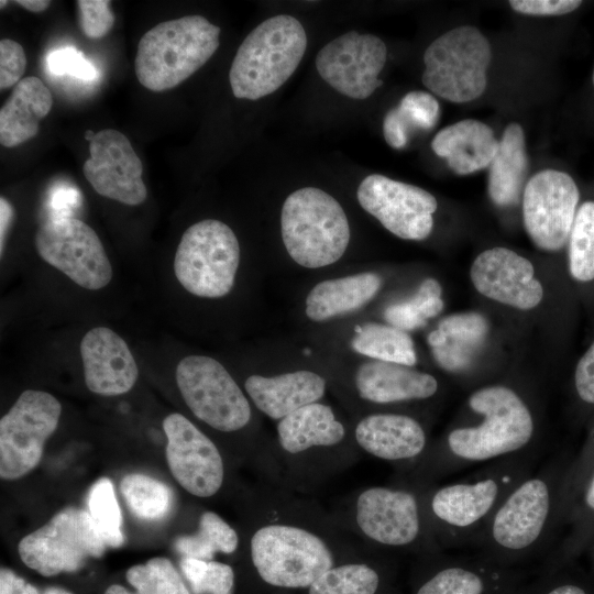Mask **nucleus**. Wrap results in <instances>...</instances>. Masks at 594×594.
Listing matches in <instances>:
<instances>
[{"instance_id":"49","label":"nucleus","mask_w":594,"mask_h":594,"mask_svg":"<svg viewBox=\"0 0 594 594\" xmlns=\"http://www.w3.org/2000/svg\"><path fill=\"white\" fill-rule=\"evenodd\" d=\"M78 191L74 188H59L52 198L53 208H65L68 204H75Z\"/></svg>"},{"instance_id":"32","label":"nucleus","mask_w":594,"mask_h":594,"mask_svg":"<svg viewBox=\"0 0 594 594\" xmlns=\"http://www.w3.org/2000/svg\"><path fill=\"white\" fill-rule=\"evenodd\" d=\"M351 349L371 360L414 366L417 363L415 344L408 332L391 324L369 322L355 328Z\"/></svg>"},{"instance_id":"18","label":"nucleus","mask_w":594,"mask_h":594,"mask_svg":"<svg viewBox=\"0 0 594 594\" xmlns=\"http://www.w3.org/2000/svg\"><path fill=\"white\" fill-rule=\"evenodd\" d=\"M387 57L385 43L373 34L349 31L327 43L316 56L320 77L352 99H366L383 81L378 78Z\"/></svg>"},{"instance_id":"8","label":"nucleus","mask_w":594,"mask_h":594,"mask_svg":"<svg viewBox=\"0 0 594 594\" xmlns=\"http://www.w3.org/2000/svg\"><path fill=\"white\" fill-rule=\"evenodd\" d=\"M345 524L365 542L387 549L433 546L424 493L404 486H367L355 493Z\"/></svg>"},{"instance_id":"38","label":"nucleus","mask_w":594,"mask_h":594,"mask_svg":"<svg viewBox=\"0 0 594 594\" xmlns=\"http://www.w3.org/2000/svg\"><path fill=\"white\" fill-rule=\"evenodd\" d=\"M381 578L366 562L337 563L321 574L308 594H376Z\"/></svg>"},{"instance_id":"25","label":"nucleus","mask_w":594,"mask_h":594,"mask_svg":"<svg viewBox=\"0 0 594 594\" xmlns=\"http://www.w3.org/2000/svg\"><path fill=\"white\" fill-rule=\"evenodd\" d=\"M243 387L260 413L279 421L308 404L322 400L327 381L318 372L299 369L268 376L252 374Z\"/></svg>"},{"instance_id":"46","label":"nucleus","mask_w":594,"mask_h":594,"mask_svg":"<svg viewBox=\"0 0 594 594\" xmlns=\"http://www.w3.org/2000/svg\"><path fill=\"white\" fill-rule=\"evenodd\" d=\"M575 388L582 400L594 404V342L576 365Z\"/></svg>"},{"instance_id":"2","label":"nucleus","mask_w":594,"mask_h":594,"mask_svg":"<svg viewBox=\"0 0 594 594\" xmlns=\"http://www.w3.org/2000/svg\"><path fill=\"white\" fill-rule=\"evenodd\" d=\"M470 408L482 416L479 424L457 427L446 438V454L438 461L453 465L483 463L518 457L535 435L527 404L512 388L492 385L473 392ZM436 460V459H435Z\"/></svg>"},{"instance_id":"51","label":"nucleus","mask_w":594,"mask_h":594,"mask_svg":"<svg viewBox=\"0 0 594 594\" xmlns=\"http://www.w3.org/2000/svg\"><path fill=\"white\" fill-rule=\"evenodd\" d=\"M14 3L23 7L24 9H26V10H29L31 12L40 13V12L45 11L50 7L51 1H47V0H16V1H14Z\"/></svg>"},{"instance_id":"3","label":"nucleus","mask_w":594,"mask_h":594,"mask_svg":"<svg viewBox=\"0 0 594 594\" xmlns=\"http://www.w3.org/2000/svg\"><path fill=\"white\" fill-rule=\"evenodd\" d=\"M349 433L344 422L329 404H308L276 424V446L272 449L274 476L290 481L322 479L341 465H348Z\"/></svg>"},{"instance_id":"20","label":"nucleus","mask_w":594,"mask_h":594,"mask_svg":"<svg viewBox=\"0 0 594 594\" xmlns=\"http://www.w3.org/2000/svg\"><path fill=\"white\" fill-rule=\"evenodd\" d=\"M89 153L82 172L99 195L128 206L145 201L143 164L123 133L114 129L96 132Z\"/></svg>"},{"instance_id":"6","label":"nucleus","mask_w":594,"mask_h":594,"mask_svg":"<svg viewBox=\"0 0 594 594\" xmlns=\"http://www.w3.org/2000/svg\"><path fill=\"white\" fill-rule=\"evenodd\" d=\"M280 233L289 257L309 270L338 262L351 238L342 206L316 187L299 188L287 196L280 211Z\"/></svg>"},{"instance_id":"9","label":"nucleus","mask_w":594,"mask_h":594,"mask_svg":"<svg viewBox=\"0 0 594 594\" xmlns=\"http://www.w3.org/2000/svg\"><path fill=\"white\" fill-rule=\"evenodd\" d=\"M240 261V243L233 230L220 220L205 219L183 233L173 268L187 293L219 299L233 289Z\"/></svg>"},{"instance_id":"27","label":"nucleus","mask_w":594,"mask_h":594,"mask_svg":"<svg viewBox=\"0 0 594 594\" xmlns=\"http://www.w3.org/2000/svg\"><path fill=\"white\" fill-rule=\"evenodd\" d=\"M382 277L375 272H361L317 283L305 299V315L314 322L356 311L380 292Z\"/></svg>"},{"instance_id":"44","label":"nucleus","mask_w":594,"mask_h":594,"mask_svg":"<svg viewBox=\"0 0 594 594\" xmlns=\"http://www.w3.org/2000/svg\"><path fill=\"white\" fill-rule=\"evenodd\" d=\"M26 67V56L23 47L15 41H0V89L15 86L23 78Z\"/></svg>"},{"instance_id":"23","label":"nucleus","mask_w":594,"mask_h":594,"mask_svg":"<svg viewBox=\"0 0 594 594\" xmlns=\"http://www.w3.org/2000/svg\"><path fill=\"white\" fill-rule=\"evenodd\" d=\"M352 435L358 449L375 459L397 464L419 462L428 447L422 425L405 414H369L355 424Z\"/></svg>"},{"instance_id":"24","label":"nucleus","mask_w":594,"mask_h":594,"mask_svg":"<svg viewBox=\"0 0 594 594\" xmlns=\"http://www.w3.org/2000/svg\"><path fill=\"white\" fill-rule=\"evenodd\" d=\"M352 382L359 398L375 405L425 400L435 396L439 387L429 373L376 360L359 364Z\"/></svg>"},{"instance_id":"30","label":"nucleus","mask_w":594,"mask_h":594,"mask_svg":"<svg viewBox=\"0 0 594 594\" xmlns=\"http://www.w3.org/2000/svg\"><path fill=\"white\" fill-rule=\"evenodd\" d=\"M528 174L525 134L520 124L510 123L504 130L499 148L490 165L488 195L499 207L516 205Z\"/></svg>"},{"instance_id":"11","label":"nucleus","mask_w":594,"mask_h":594,"mask_svg":"<svg viewBox=\"0 0 594 594\" xmlns=\"http://www.w3.org/2000/svg\"><path fill=\"white\" fill-rule=\"evenodd\" d=\"M553 509L554 490L546 471L527 474L497 506L481 538L497 557L525 556L544 540Z\"/></svg>"},{"instance_id":"16","label":"nucleus","mask_w":594,"mask_h":594,"mask_svg":"<svg viewBox=\"0 0 594 594\" xmlns=\"http://www.w3.org/2000/svg\"><path fill=\"white\" fill-rule=\"evenodd\" d=\"M580 193L573 178L561 170L543 169L526 184L522 194L525 229L544 251H559L570 238Z\"/></svg>"},{"instance_id":"47","label":"nucleus","mask_w":594,"mask_h":594,"mask_svg":"<svg viewBox=\"0 0 594 594\" xmlns=\"http://www.w3.org/2000/svg\"><path fill=\"white\" fill-rule=\"evenodd\" d=\"M0 594H40L37 588L13 571L1 568Z\"/></svg>"},{"instance_id":"41","label":"nucleus","mask_w":594,"mask_h":594,"mask_svg":"<svg viewBox=\"0 0 594 594\" xmlns=\"http://www.w3.org/2000/svg\"><path fill=\"white\" fill-rule=\"evenodd\" d=\"M179 565L193 594H234L231 565L188 557H183Z\"/></svg>"},{"instance_id":"7","label":"nucleus","mask_w":594,"mask_h":594,"mask_svg":"<svg viewBox=\"0 0 594 594\" xmlns=\"http://www.w3.org/2000/svg\"><path fill=\"white\" fill-rule=\"evenodd\" d=\"M525 466L507 459L473 476L424 493L433 535L443 539L481 535L508 492L527 474Z\"/></svg>"},{"instance_id":"21","label":"nucleus","mask_w":594,"mask_h":594,"mask_svg":"<svg viewBox=\"0 0 594 594\" xmlns=\"http://www.w3.org/2000/svg\"><path fill=\"white\" fill-rule=\"evenodd\" d=\"M470 274L479 293L517 309L535 308L543 297L542 286L534 277L532 264L509 249L493 248L482 252Z\"/></svg>"},{"instance_id":"4","label":"nucleus","mask_w":594,"mask_h":594,"mask_svg":"<svg viewBox=\"0 0 594 594\" xmlns=\"http://www.w3.org/2000/svg\"><path fill=\"white\" fill-rule=\"evenodd\" d=\"M219 35L220 28L198 14L158 23L138 44V80L156 92L178 86L215 54Z\"/></svg>"},{"instance_id":"19","label":"nucleus","mask_w":594,"mask_h":594,"mask_svg":"<svg viewBox=\"0 0 594 594\" xmlns=\"http://www.w3.org/2000/svg\"><path fill=\"white\" fill-rule=\"evenodd\" d=\"M167 438L166 460L178 484L189 494L209 498L224 482V462L217 444L184 415L163 420Z\"/></svg>"},{"instance_id":"39","label":"nucleus","mask_w":594,"mask_h":594,"mask_svg":"<svg viewBox=\"0 0 594 594\" xmlns=\"http://www.w3.org/2000/svg\"><path fill=\"white\" fill-rule=\"evenodd\" d=\"M569 267L580 282L594 279V201H585L576 211L569 238Z\"/></svg>"},{"instance_id":"14","label":"nucleus","mask_w":594,"mask_h":594,"mask_svg":"<svg viewBox=\"0 0 594 594\" xmlns=\"http://www.w3.org/2000/svg\"><path fill=\"white\" fill-rule=\"evenodd\" d=\"M40 257L88 290L105 288L112 266L96 231L72 216H52L35 234Z\"/></svg>"},{"instance_id":"13","label":"nucleus","mask_w":594,"mask_h":594,"mask_svg":"<svg viewBox=\"0 0 594 594\" xmlns=\"http://www.w3.org/2000/svg\"><path fill=\"white\" fill-rule=\"evenodd\" d=\"M106 547L89 512L66 507L22 538L18 550L28 568L54 576L80 570L87 558L102 557Z\"/></svg>"},{"instance_id":"50","label":"nucleus","mask_w":594,"mask_h":594,"mask_svg":"<svg viewBox=\"0 0 594 594\" xmlns=\"http://www.w3.org/2000/svg\"><path fill=\"white\" fill-rule=\"evenodd\" d=\"M543 594H588V592L579 584L572 582H564L551 586Z\"/></svg>"},{"instance_id":"36","label":"nucleus","mask_w":594,"mask_h":594,"mask_svg":"<svg viewBox=\"0 0 594 594\" xmlns=\"http://www.w3.org/2000/svg\"><path fill=\"white\" fill-rule=\"evenodd\" d=\"M120 490L131 512L141 519L158 520L170 509L169 487L148 475L128 474L122 479Z\"/></svg>"},{"instance_id":"55","label":"nucleus","mask_w":594,"mask_h":594,"mask_svg":"<svg viewBox=\"0 0 594 594\" xmlns=\"http://www.w3.org/2000/svg\"><path fill=\"white\" fill-rule=\"evenodd\" d=\"M592 81H593V85H594V70H593V75H592Z\"/></svg>"},{"instance_id":"5","label":"nucleus","mask_w":594,"mask_h":594,"mask_svg":"<svg viewBox=\"0 0 594 594\" xmlns=\"http://www.w3.org/2000/svg\"><path fill=\"white\" fill-rule=\"evenodd\" d=\"M307 47L301 23L277 14L254 28L239 46L229 72L234 97L257 100L282 87L300 64Z\"/></svg>"},{"instance_id":"15","label":"nucleus","mask_w":594,"mask_h":594,"mask_svg":"<svg viewBox=\"0 0 594 594\" xmlns=\"http://www.w3.org/2000/svg\"><path fill=\"white\" fill-rule=\"evenodd\" d=\"M62 405L52 394L26 389L0 419V476L16 480L41 461L46 440L56 430Z\"/></svg>"},{"instance_id":"54","label":"nucleus","mask_w":594,"mask_h":594,"mask_svg":"<svg viewBox=\"0 0 594 594\" xmlns=\"http://www.w3.org/2000/svg\"><path fill=\"white\" fill-rule=\"evenodd\" d=\"M95 134H96V133L92 132V130H87V131L85 132V135H84V136H85V140H87L88 142H90V141L94 139Z\"/></svg>"},{"instance_id":"10","label":"nucleus","mask_w":594,"mask_h":594,"mask_svg":"<svg viewBox=\"0 0 594 594\" xmlns=\"http://www.w3.org/2000/svg\"><path fill=\"white\" fill-rule=\"evenodd\" d=\"M492 61L488 40L471 25L451 29L437 37L424 54L422 84L440 98L462 103L480 98Z\"/></svg>"},{"instance_id":"34","label":"nucleus","mask_w":594,"mask_h":594,"mask_svg":"<svg viewBox=\"0 0 594 594\" xmlns=\"http://www.w3.org/2000/svg\"><path fill=\"white\" fill-rule=\"evenodd\" d=\"M127 581L134 588L110 585L103 594H191L174 564L166 558L156 557L146 563L128 569Z\"/></svg>"},{"instance_id":"42","label":"nucleus","mask_w":594,"mask_h":594,"mask_svg":"<svg viewBox=\"0 0 594 594\" xmlns=\"http://www.w3.org/2000/svg\"><path fill=\"white\" fill-rule=\"evenodd\" d=\"M79 15V25L85 36L99 40L106 36L114 24V14L111 2L108 0H78L76 1Z\"/></svg>"},{"instance_id":"45","label":"nucleus","mask_w":594,"mask_h":594,"mask_svg":"<svg viewBox=\"0 0 594 594\" xmlns=\"http://www.w3.org/2000/svg\"><path fill=\"white\" fill-rule=\"evenodd\" d=\"M582 4L579 0H512L509 6L518 13L553 16L571 13Z\"/></svg>"},{"instance_id":"29","label":"nucleus","mask_w":594,"mask_h":594,"mask_svg":"<svg viewBox=\"0 0 594 594\" xmlns=\"http://www.w3.org/2000/svg\"><path fill=\"white\" fill-rule=\"evenodd\" d=\"M488 331L486 319L477 312L451 315L429 333L436 362L450 372L465 370L481 349Z\"/></svg>"},{"instance_id":"52","label":"nucleus","mask_w":594,"mask_h":594,"mask_svg":"<svg viewBox=\"0 0 594 594\" xmlns=\"http://www.w3.org/2000/svg\"><path fill=\"white\" fill-rule=\"evenodd\" d=\"M585 503L588 508L594 510V475L592 480L590 481V484L585 492Z\"/></svg>"},{"instance_id":"1","label":"nucleus","mask_w":594,"mask_h":594,"mask_svg":"<svg viewBox=\"0 0 594 594\" xmlns=\"http://www.w3.org/2000/svg\"><path fill=\"white\" fill-rule=\"evenodd\" d=\"M277 492H268L265 518L250 537L251 562L271 586L308 588L337 564L336 548L345 544L331 518Z\"/></svg>"},{"instance_id":"40","label":"nucleus","mask_w":594,"mask_h":594,"mask_svg":"<svg viewBox=\"0 0 594 594\" xmlns=\"http://www.w3.org/2000/svg\"><path fill=\"white\" fill-rule=\"evenodd\" d=\"M88 508L92 522L107 547L118 548L123 544L121 531L122 516L116 498L112 482L102 477L91 487Z\"/></svg>"},{"instance_id":"35","label":"nucleus","mask_w":594,"mask_h":594,"mask_svg":"<svg viewBox=\"0 0 594 594\" xmlns=\"http://www.w3.org/2000/svg\"><path fill=\"white\" fill-rule=\"evenodd\" d=\"M492 575L484 566L449 563L424 581L415 594H490Z\"/></svg>"},{"instance_id":"31","label":"nucleus","mask_w":594,"mask_h":594,"mask_svg":"<svg viewBox=\"0 0 594 594\" xmlns=\"http://www.w3.org/2000/svg\"><path fill=\"white\" fill-rule=\"evenodd\" d=\"M439 117L440 106L431 94L421 90L409 91L396 108L385 114L384 139L391 147L400 150L406 146L411 133L432 130Z\"/></svg>"},{"instance_id":"17","label":"nucleus","mask_w":594,"mask_h":594,"mask_svg":"<svg viewBox=\"0 0 594 594\" xmlns=\"http://www.w3.org/2000/svg\"><path fill=\"white\" fill-rule=\"evenodd\" d=\"M356 198L367 213L400 239L421 241L432 231L438 204L418 186L371 174L360 183Z\"/></svg>"},{"instance_id":"43","label":"nucleus","mask_w":594,"mask_h":594,"mask_svg":"<svg viewBox=\"0 0 594 594\" xmlns=\"http://www.w3.org/2000/svg\"><path fill=\"white\" fill-rule=\"evenodd\" d=\"M47 68L57 76L69 75L85 80H91L97 76L95 66L74 47L51 52L47 56Z\"/></svg>"},{"instance_id":"53","label":"nucleus","mask_w":594,"mask_h":594,"mask_svg":"<svg viewBox=\"0 0 594 594\" xmlns=\"http://www.w3.org/2000/svg\"><path fill=\"white\" fill-rule=\"evenodd\" d=\"M44 594H73V593L62 587H48L45 590Z\"/></svg>"},{"instance_id":"26","label":"nucleus","mask_w":594,"mask_h":594,"mask_svg":"<svg viewBox=\"0 0 594 594\" xmlns=\"http://www.w3.org/2000/svg\"><path fill=\"white\" fill-rule=\"evenodd\" d=\"M432 151L458 175H470L491 165L499 148L491 127L475 119L441 129L431 141Z\"/></svg>"},{"instance_id":"37","label":"nucleus","mask_w":594,"mask_h":594,"mask_svg":"<svg viewBox=\"0 0 594 594\" xmlns=\"http://www.w3.org/2000/svg\"><path fill=\"white\" fill-rule=\"evenodd\" d=\"M443 306L439 282L426 278L411 298L388 306L384 318L388 324L407 332L426 326L427 320L439 315Z\"/></svg>"},{"instance_id":"33","label":"nucleus","mask_w":594,"mask_h":594,"mask_svg":"<svg viewBox=\"0 0 594 594\" xmlns=\"http://www.w3.org/2000/svg\"><path fill=\"white\" fill-rule=\"evenodd\" d=\"M174 547L182 557L212 560L218 552L234 553L239 547V536L221 516L207 510L199 517L197 531L177 538Z\"/></svg>"},{"instance_id":"22","label":"nucleus","mask_w":594,"mask_h":594,"mask_svg":"<svg viewBox=\"0 0 594 594\" xmlns=\"http://www.w3.org/2000/svg\"><path fill=\"white\" fill-rule=\"evenodd\" d=\"M87 388L101 396L128 393L136 383L138 364L125 342L114 330L95 327L79 345Z\"/></svg>"},{"instance_id":"48","label":"nucleus","mask_w":594,"mask_h":594,"mask_svg":"<svg viewBox=\"0 0 594 594\" xmlns=\"http://www.w3.org/2000/svg\"><path fill=\"white\" fill-rule=\"evenodd\" d=\"M14 210L12 205L4 198H0V254L3 253V245L8 231L13 222Z\"/></svg>"},{"instance_id":"12","label":"nucleus","mask_w":594,"mask_h":594,"mask_svg":"<svg viewBox=\"0 0 594 594\" xmlns=\"http://www.w3.org/2000/svg\"><path fill=\"white\" fill-rule=\"evenodd\" d=\"M176 383L193 415L220 432L243 430L252 421V403L216 359L193 354L176 366Z\"/></svg>"},{"instance_id":"28","label":"nucleus","mask_w":594,"mask_h":594,"mask_svg":"<svg viewBox=\"0 0 594 594\" xmlns=\"http://www.w3.org/2000/svg\"><path fill=\"white\" fill-rule=\"evenodd\" d=\"M53 96L35 76L18 82L0 110V143L4 147L18 146L33 139L40 121L51 111Z\"/></svg>"}]
</instances>
